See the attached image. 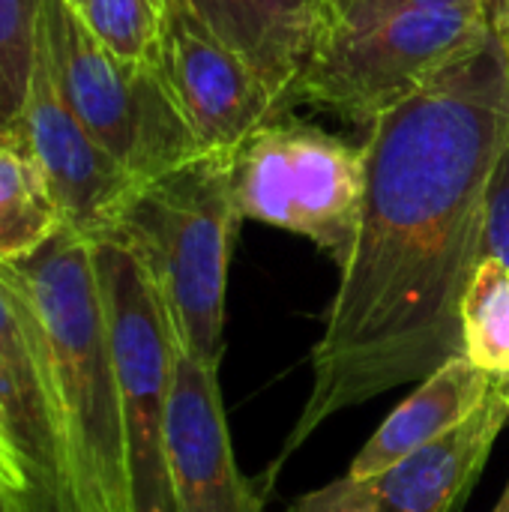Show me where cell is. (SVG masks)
Instances as JSON below:
<instances>
[{"label":"cell","instance_id":"obj_1","mask_svg":"<svg viewBox=\"0 0 509 512\" xmlns=\"http://www.w3.org/2000/svg\"><path fill=\"white\" fill-rule=\"evenodd\" d=\"M509 141V54L486 33L363 138V210L312 387L279 465L330 417L462 357V300L480 267L483 198Z\"/></svg>","mask_w":509,"mask_h":512},{"label":"cell","instance_id":"obj_2","mask_svg":"<svg viewBox=\"0 0 509 512\" xmlns=\"http://www.w3.org/2000/svg\"><path fill=\"white\" fill-rule=\"evenodd\" d=\"M0 279L30 312L39 342L57 453V512H135L93 240L63 225L36 255L0 264Z\"/></svg>","mask_w":509,"mask_h":512},{"label":"cell","instance_id":"obj_3","mask_svg":"<svg viewBox=\"0 0 509 512\" xmlns=\"http://www.w3.org/2000/svg\"><path fill=\"white\" fill-rule=\"evenodd\" d=\"M231 156L201 153L138 183L102 234L141 264L177 351L210 369L222 363L228 264L243 225Z\"/></svg>","mask_w":509,"mask_h":512},{"label":"cell","instance_id":"obj_4","mask_svg":"<svg viewBox=\"0 0 509 512\" xmlns=\"http://www.w3.org/2000/svg\"><path fill=\"white\" fill-rule=\"evenodd\" d=\"M42 45L66 105L138 183L201 156L159 60L123 63L66 0H45Z\"/></svg>","mask_w":509,"mask_h":512},{"label":"cell","instance_id":"obj_5","mask_svg":"<svg viewBox=\"0 0 509 512\" xmlns=\"http://www.w3.org/2000/svg\"><path fill=\"white\" fill-rule=\"evenodd\" d=\"M231 186L243 222L300 234L336 267L348 261L363 210V144L285 114L234 150Z\"/></svg>","mask_w":509,"mask_h":512},{"label":"cell","instance_id":"obj_6","mask_svg":"<svg viewBox=\"0 0 509 512\" xmlns=\"http://www.w3.org/2000/svg\"><path fill=\"white\" fill-rule=\"evenodd\" d=\"M486 33L480 0L408 12L360 33H339L303 75L294 105L330 111L366 132Z\"/></svg>","mask_w":509,"mask_h":512},{"label":"cell","instance_id":"obj_7","mask_svg":"<svg viewBox=\"0 0 509 512\" xmlns=\"http://www.w3.org/2000/svg\"><path fill=\"white\" fill-rule=\"evenodd\" d=\"M93 264L126 420L135 512H174L165 468V414L177 345L150 279L117 240L96 237Z\"/></svg>","mask_w":509,"mask_h":512},{"label":"cell","instance_id":"obj_8","mask_svg":"<svg viewBox=\"0 0 509 512\" xmlns=\"http://www.w3.org/2000/svg\"><path fill=\"white\" fill-rule=\"evenodd\" d=\"M159 69L201 153H234L276 105L243 57L228 48L186 0H165Z\"/></svg>","mask_w":509,"mask_h":512},{"label":"cell","instance_id":"obj_9","mask_svg":"<svg viewBox=\"0 0 509 512\" xmlns=\"http://www.w3.org/2000/svg\"><path fill=\"white\" fill-rule=\"evenodd\" d=\"M63 216V225L84 234L87 240L102 237L117 210L135 192L138 180L90 135L75 111L60 96L45 45L30 78V93L18 120Z\"/></svg>","mask_w":509,"mask_h":512},{"label":"cell","instance_id":"obj_10","mask_svg":"<svg viewBox=\"0 0 509 512\" xmlns=\"http://www.w3.org/2000/svg\"><path fill=\"white\" fill-rule=\"evenodd\" d=\"M165 468L174 512H264L243 480L219 393V369L177 351L165 414Z\"/></svg>","mask_w":509,"mask_h":512},{"label":"cell","instance_id":"obj_11","mask_svg":"<svg viewBox=\"0 0 509 512\" xmlns=\"http://www.w3.org/2000/svg\"><path fill=\"white\" fill-rule=\"evenodd\" d=\"M189 9L267 87L276 117L291 114L294 90L327 45L315 0H186Z\"/></svg>","mask_w":509,"mask_h":512},{"label":"cell","instance_id":"obj_12","mask_svg":"<svg viewBox=\"0 0 509 512\" xmlns=\"http://www.w3.org/2000/svg\"><path fill=\"white\" fill-rule=\"evenodd\" d=\"M509 423L498 384L456 429L414 450L399 465L369 480L381 512H453L483 474L489 453Z\"/></svg>","mask_w":509,"mask_h":512},{"label":"cell","instance_id":"obj_13","mask_svg":"<svg viewBox=\"0 0 509 512\" xmlns=\"http://www.w3.org/2000/svg\"><path fill=\"white\" fill-rule=\"evenodd\" d=\"M495 378L477 369L468 357H453L438 372L420 381L417 393L408 396L366 441L351 465V477L375 480L399 465L414 450L447 435L465 423L492 393Z\"/></svg>","mask_w":509,"mask_h":512},{"label":"cell","instance_id":"obj_14","mask_svg":"<svg viewBox=\"0 0 509 512\" xmlns=\"http://www.w3.org/2000/svg\"><path fill=\"white\" fill-rule=\"evenodd\" d=\"M63 216L51 186L21 132H0V264H18L36 255L57 231Z\"/></svg>","mask_w":509,"mask_h":512},{"label":"cell","instance_id":"obj_15","mask_svg":"<svg viewBox=\"0 0 509 512\" xmlns=\"http://www.w3.org/2000/svg\"><path fill=\"white\" fill-rule=\"evenodd\" d=\"M462 357L489 378L509 375V267L483 258L462 300Z\"/></svg>","mask_w":509,"mask_h":512},{"label":"cell","instance_id":"obj_16","mask_svg":"<svg viewBox=\"0 0 509 512\" xmlns=\"http://www.w3.org/2000/svg\"><path fill=\"white\" fill-rule=\"evenodd\" d=\"M45 0H0V132L18 126L42 39Z\"/></svg>","mask_w":509,"mask_h":512},{"label":"cell","instance_id":"obj_17","mask_svg":"<svg viewBox=\"0 0 509 512\" xmlns=\"http://www.w3.org/2000/svg\"><path fill=\"white\" fill-rule=\"evenodd\" d=\"M78 15L123 63H156L162 15L153 0H84Z\"/></svg>","mask_w":509,"mask_h":512},{"label":"cell","instance_id":"obj_18","mask_svg":"<svg viewBox=\"0 0 509 512\" xmlns=\"http://www.w3.org/2000/svg\"><path fill=\"white\" fill-rule=\"evenodd\" d=\"M480 255L509 267V141L504 144L483 198V240Z\"/></svg>","mask_w":509,"mask_h":512},{"label":"cell","instance_id":"obj_19","mask_svg":"<svg viewBox=\"0 0 509 512\" xmlns=\"http://www.w3.org/2000/svg\"><path fill=\"white\" fill-rule=\"evenodd\" d=\"M291 512H381V507L369 480H357L345 474L327 483L324 489L297 498Z\"/></svg>","mask_w":509,"mask_h":512},{"label":"cell","instance_id":"obj_20","mask_svg":"<svg viewBox=\"0 0 509 512\" xmlns=\"http://www.w3.org/2000/svg\"><path fill=\"white\" fill-rule=\"evenodd\" d=\"M459 3H471V0H354L333 36H339V33H360V30H369V27L384 24V21H390V18L408 15V12L441 9V6H459ZM333 36H330V39H333Z\"/></svg>","mask_w":509,"mask_h":512},{"label":"cell","instance_id":"obj_21","mask_svg":"<svg viewBox=\"0 0 509 512\" xmlns=\"http://www.w3.org/2000/svg\"><path fill=\"white\" fill-rule=\"evenodd\" d=\"M480 9L489 24V33L507 48L509 54V0H480Z\"/></svg>","mask_w":509,"mask_h":512},{"label":"cell","instance_id":"obj_22","mask_svg":"<svg viewBox=\"0 0 509 512\" xmlns=\"http://www.w3.org/2000/svg\"><path fill=\"white\" fill-rule=\"evenodd\" d=\"M351 3H354V0H315V9H318L321 21H324V27H327V42H330V36L336 33V27L342 24V18H345V12L351 9Z\"/></svg>","mask_w":509,"mask_h":512},{"label":"cell","instance_id":"obj_23","mask_svg":"<svg viewBox=\"0 0 509 512\" xmlns=\"http://www.w3.org/2000/svg\"><path fill=\"white\" fill-rule=\"evenodd\" d=\"M0 512H33V510H30L27 498H24L18 489H12L6 480H0Z\"/></svg>","mask_w":509,"mask_h":512},{"label":"cell","instance_id":"obj_24","mask_svg":"<svg viewBox=\"0 0 509 512\" xmlns=\"http://www.w3.org/2000/svg\"><path fill=\"white\" fill-rule=\"evenodd\" d=\"M492 512H509V480H507V489H504V495H501V501H498V507Z\"/></svg>","mask_w":509,"mask_h":512},{"label":"cell","instance_id":"obj_25","mask_svg":"<svg viewBox=\"0 0 509 512\" xmlns=\"http://www.w3.org/2000/svg\"><path fill=\"white\" fill-rule=\"evenodd\" d=\"M498 384V390H501V396L507 399V405H509V375L507 378H501V381H495Z\"/></svg>","mask_w":509,"mask_h":512},{"label":"cell","instance_id":"obj_26","mask_svg":"<svg viewBox=\"0 0 509 512\" xmlns=\"http://www.w3.org/2000/svg\"><path fill=\"white\" fill-rule=\"evenodd\" d=\"M66 3H69L72 9H81V3H84V0H66Z\"/></svg>","mask_w":509,"mask_h":512},{"label":"cell","instance_id":"obj_27","mask_svg":"<svg viewBox=\"0 0 509 512\" xmlns=\"http://www.w3.org/2000/svg\"><path fill=\"white\" fill-rule=\"evenodd\" d=\"M156 3V9H159V15H162V6H165V0H153Z\"/></svg>","mask_w":509,"mask_h":512},{"label":"cell","instance_id":"obj_28","mask_svg":"<svg viewBox=\"0 0 509 512\" xmlns=\"http://www.w3.org/2000/svg\"><path fill=\"white\" fill-rule=\"evenodd\" d=\"M0 480H6V477H3V471H0ZM12 489H15V486H12Z\"/></svg>","mask_w":509,"mask_h":512},{"label":"cell","instance_id":"obj_29","mask_svg":"<svg viewBox=\"0 0 509 512\" xmlns=\"http://www.w3.org/2000/svg\"><path fill=\"white\" fill-rule=\"evenodd\" d=\"M159 512H168V510H159Z\"/></svg>","mask_w":509,"mask_h":512}]
</instances>
